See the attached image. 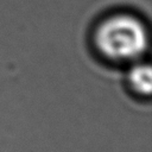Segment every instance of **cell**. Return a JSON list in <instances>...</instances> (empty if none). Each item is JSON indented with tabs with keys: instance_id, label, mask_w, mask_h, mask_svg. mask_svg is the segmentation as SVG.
<instances>
[{
	"instance_id": "2",
	"label": "cell",
	"mask_w": 152,
	"mask_h": 152,
	"mask_svg": "<svg viewBox=\"0 0 152 152\" xmlns=\"http://www.w3.org/2000/svg\"><path fill=\"white\" fill-rule=\"evenodd\" d=\"M125 90L138 101H148L152 91V71L147 58L124 68Z\"/></svg>"
},
{
	"instance_id": "1",
	"label": "cell",
	"mask_w": 152,
	"mask_h": 152,
	"mask_svg": "<svg viewBox=\"0 0 152 152\" xmlns=\"http://www.w3.org/2000/svg\"><path fill=\"white\" fill-rule=\"evenodd\" d=\"M89 44L101 63L124 69L147 57L150 30L140 15L131 11H114L95 23Z\"/></svg>"
}]
</instances>
